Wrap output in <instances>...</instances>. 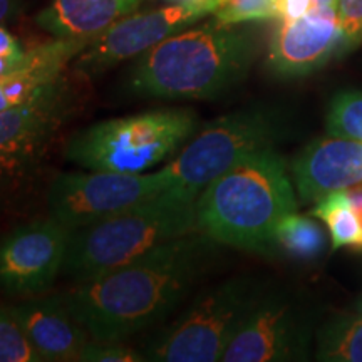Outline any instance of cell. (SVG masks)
I'll use <instances>...</instances> for the list:
<instances>
[{"instance_id":"obj_10","label":"cell","mask_w":362,"mask_h":362,"mask_svg":"<svg viewBox=\"0 0 362 362\" xmlns=\"http://www.w3.org/2000/svg\"><path fill=\"white\" fill-rule=\"evenodd\" d=\"M310 344L309 315L300 304L277 292H260L228 342L223 362L305 359Z\"/></svg>"},{"instance_id":"obj_21","label":"cell","mask_w":362,"mask_h":362,"mask_svg":"<svg viewBox=\"0 0 362 362\" xmlns=\"http://www.w3.org/2000/svg\"><path fill=\"white\" fill-rule=\"evenodd\" d=\"M327 133L362 141V93H342L334 98L327 116Z\"/></svg>"},{"instance_id":"obj_13","label":"cell","mask_w":362,"mask_h":362,"mask_svg":"<svg viewBox=\"0 0 362 362\" xmlns=\"http://www.w3.org/2000/svg\"><path fill=\"white\" fill-rule=\"evenodd\" d=\"M302 202H319L329 193L362 183V141L339 136L315 139L292 165Z\"/></svg>"},{"instance_id":"obj_15","label":"cell","mask_w":362,"mask_h":362,"mask_svg":"<svg viewBox=\"0 0 362 362\" xmlns=\"http://www.w3.org/2000/svg\"><path fill=\"white\" fill-rule=\"evenodd\" d=\"M90 39L54 37L27 49L24 61L13 74L0 79V112L22 104L37 101L64 86L62 71L84 51Z\"/></svg>"},{"instance_id":"obj_32","label":"cell","mask_w":362,"mask_h":362,"mask_svg":"<svg viewBox=\"0 0 362 362\" xmlns=\"http://www.w3.org/2000/svg\"><path fill=\"white\" fill-rule=\"evenodd\" d=\"M168 2H173V4H178V2H185V0H168Z\"/></svg>"},{"instance_id":"obj_4","label":"cell","mask_w":362,"mask_h":362,"mask_svg":"<svg viewBox=\"0 0 362 362\" xmlns=\"http://www.w3.org/2000/svg\"><path fill=\"white\" fill-rule=\"evenodd\" d=\"M197 198L198 194L173 185L121 214L72 230L62 272L76 284L89 282L194 232Z\"/></svg>"},{"instance_id":"obj_14","label":"cell","mask_w":362,"mask_h":362,"mask_svg":"<svg viewBox=\"0 0 362 362\" xmlns=\"http://www.w3.org/2000/svg\"><path fill=\"white\" fill-rule=\"evenodd\" d=\"M30 346L47 362L79 361L89 334L67 309L62 298H35L8 309Z\"/></svg>"},{"instance_id":"obj_16","label":"cell","mask_w":362,"mask_h":362,"mask_svg":"<svg viewBox=\"0 0 362 362\" xmlns=\"http://www.w3.org/2000/svg\"><path fill=\"white\" fill-rule=\"evenodd\" d=\"M69 112L66 86L37 101L0 112V149L42 155Z\"/></svg>"},{"instance_id":"obj_12","label":"cell","mask_w":362,"mask_h":362,"mask_svg":"<svg viewBox=\"0 0 362 362\" xmlns=\"http://www.w3.org/2000/svg\"><path fill=\"white\" fill-rule=\"evenodd\" d=\"M342 39L337 11L314 8L296 21H282L270 42L269 62L279 76H302L322 66Z\"/></svg>"},{"instance_id":"obj_31","label":"cell","mask_w":362,"mask_h":362,"mask_svg":"<svg viewBox=\"0 0 362 362\" xmlns=\"http://www.w3.org/2000/svg\"><path fill=\"white\" fill-rule=\"evenodd\" d=\"M314 8H322V11H337V0H314Z\"/></svg>"},{"instance_id":"obj_23","label":"cell","mask_w":362,"mask_h":362,"mask_svg":"<svg viewBox=\"0 0 362 362\" xmlns=\"http://www.w3.org/2000/svg\"><path fill=\"white\" fill-rule=\"evenodd\" d=\"M0 362H42L8 309H0Z\"/></svg>"},{"instance_id":"obj_5","label":"cell","mask_w":362,"mask_h":362,"mask_svg":"<svg viewBox=\"0 0 362 362\" xmlns=\"http://www.w3.org/2000/svg\"><path fill=\"white\" fill-rule=\"evenodd\" d=\"M192 110H156L101 121L72 134L67 160L88 170L143 173L173 156L194 134Z\"/></svg>"},{"instance_id":"obj_26","label":"cell","mask_w":362,"mask_h":362,"mask_svg":"<svg viewBox=\"0 0 362 362\" xmlns=\"http://www.w3.org/2000/svg\"><path fill=\"white\" fill-rule=\"evenodd\" d=\"M337 17L341 24L344 44L362 42V0H337Z\"/></svg>"},{"instance_id":"obj_17","label":"cell","mask_w":362,"mask_h":362,"mask_svg":"<svg viewBox=\"0 0 362 362\" xmlns=\"http://www.w3.org/2000/svg\"><path fill=\"white\" fill-rule=\"evenodd\" d=\"M141 0H52L35 17L52 37L90 39L138 8Z\"/></svg>"},{"instance_id":"obj_18","label":"cell","mask_w":362,"mask_h":362,"mask_svg":"<svg viewBox=\"0 0 362 362\" xmlns=\"http://www.w3.org/2000/svg\"><path fill=\"white\" fill-rule=\"evenodd\" d=\"M312 215L327 225L334 248L352 247L362 250V223L344 189L320 198L312 208Z\"/></svg>"},{"instance_id":"obj_3","label":"cell","mask_w":362,"mask_h":362,"mask_svg":"<svg viewBox=\"0 0 362 362\" xmlns=\"http://www.w3.org/2000/svg\"><path fill=\"white\" fill-rule=\"evenodd\" d=\"M255 56L250 34L233 25L181 30L141 54L129 89L161 99H211L243 79Z\"/></svg>"},{"instance_id":"obj_9","label":"cell","mask_w":362,"mask_h":362,"mask_svg":"<svg viewBox=\"0 0 362 362\" xmlns=\"http://www.w3.org/2000/svg\"><path fill=\"white\" fill-rule=\"evenodd\" d=\"M216 6L218 0H185L156 11L126 16L90 37L84 51L74 57V71L84 78L103 74L214 13Z\"/></svg>"},{"instance_id":"obj_8","label":"cell","mask_w":362,"mask_h":362,"mask_svg":"<svg viewBox=\"0 0 362 362\" xmlns=\"http://www.w3.org/2000/svg\"><path fill=\"white\" fill-rule=\"evenodd\" d=\"M173 187L165 170L156 173H59L47 189L51 216L67 230L98 223Z\"/></svg>"},{"instance_id":"obj_2","label":"cell","mask_w":362,"mask_h":362,"mask_svg":"<svg viewBox=\"0 0 362 362\" xmlns=\"http://www.w3.org/2000/svg\"><path fill=\"white\" fill-rule=\"evenodd\" d=\"M297 202L285 163L274 149L225 171L197 198V230L216 243L267 252Z\"/></svg>"},{"instance_id":"obj_30","label":"cell","mask_w":362,"mask_h":362,"mask_svg":"<svg viewBox=\"0 0 362 362\" xmlns=\"http://www.w3.org/2000/svg\"><path fill=\"white\" fill-rule=\"evenodd\" d=\"M21 0H0V24L16 16Z\"/></svg>"},{"instance_id":"obj_6","label":"cell","mask_w":362,"mask_h":362,"mask_svg":"<svg viewBox=\"0 0 362 362\" xmlns=\"http://www.w3.org/2000/svg\"><path fill=\"white\" fill-rule=\"evenodd\" d=\"M262 288L250 279H232L202 292L187 310L148 344L146 361L215 362L255 304Z\"/></svg>"},{"instance_id":"obj_19","label":"cell","mask_w":362,"mask_h":362,"mask_svg":"<svg viewBox=\"0 0 362 362\" xmlns=\"http://www.w3.org/2000/svg\"><path fill=\"white\" fill-rule=\"evenodd\" d=\"M275 245L298 260H312L324 250L325 235L319 223L309 216L288 215L280 221Z\"/></svg>"},{"instance_id":"obj_11","label":"cell","mask_w":362,"mask_h":362,"mask_svg":"<svg viewBox=\"0 0 362 362\" xmlns=\"http://www.w3.org/2000/svg\"><path fill=\"white\" fill-rule=\"evenodd\" d=\"M69 235L52 216L13 230L0 243V291L13 297L49 291L64 267Z\"/></svg>"},{"instance_id":"obj_22","label":"cell","mask_w":362,"mask_h":362,"mask_svg":"<svg viewBox=\"0 0 362 362\" xmlns=\"http://www.w3.org/2000/svg\"><path fill=\"white\" fill-rule=\"evenodd\" d=\"M277 0H218L214 16L220 25L277 19Z\"/></svg>"},{"instance_id":"obj_28","label":"cell","mask_w":362,"mask_h":362,"mask_svg":"<svg viewBox=\"0 0 362 362\" xmlns=\"http://www.w3.org/2000/svg\"><path fill=\"white\" fill-rule=\"evenodd\" d=\"M24 52L22 45L7 29L0 27V56H21Z\"/></svg>"},{"instance_id":"obj_29","label":"cell","mask_w":362,"mask_h":362,"mask_svg":"<svg viewBox=\"0 0 362 362\" xmlns=\"http://www.w3.org/2000/svg\"><path fill=\"white\" fill-rule=\"evenodd\" d=\"M344 192H346L352 208H354L356 215L359 216V220L362 223V187H361V185H354V187L346 188Z\"/></svg>"},{"instance_id":"obj_27","label":"cell","mask_w":362,"mask_h":362,"mask_svg":"<svg viewBox=\"0 0 362 362\" xmlns=\"http://www.w3.org/2000/svg\"><path fill=\"white\" fill-rule=\"evenodd\" d=\"M277 19L296 21L314 11V0H277Z\"/></svg>"},{"instance_id":"obj_24","label":"cell","mask_w":362,"mask_h":362,"mask_svg":"<svg viewBox=\"0 0 362 362\" xmlns=\"http://www.w3.org/2000/svg\"><path fill=\"white\" fill-rule=\"evenodd\" d=\"M40 155L33 153H16L0 149V193L8 192L22 183L37 168Z\"/></svg>"},{"instance_id":"obj_7","label":"cell","mask_w":362,"mask_h":362,"mask_svg":"<svg viewBox=\"0 0 362 362\" xmlns=\"http://www.w3.org/2000/svg\"><path fill=\"white\" fill-rule=\"evenodd\" d=\"M284 124L277 112L243 110L211 121L165 166L171 183L200 194L206 185L257 153L274 149Z\"/></svg>"},{"instance_id":"obj_25","label":"cell","mask_w":362,"mask_h":362,"mask_svg":"<svg viewBox=\"0 0 362 362\" xmlns=\"http://www.w3.org/2000/svg\"><path fill=\"white\" fill-rule=\"evenodd\" d=\"M146 361L144 352L126 346L123 341H88L79 362H141Z\"/></svg>"},{"instance_id":"obj_1","label":"cell","mask_w":362,"mask_h":362,"mask_svg":"<svg viewBox=\"0 0 362 362\" xmlns=\"http://www.w3.org/2000/svg\"><path fill=\"white\" fill-rule=\"evenodd\" d=\"M214 242L198 230L59 293L96 341H124L166 319L208 270Z\"/></svg>"},{"instance_id":"obj_20","label":"cell","mask_w":362,"mask_h":362,"mask_svg":"<svg viewBox=\"0 0 362 362\" xmlns=\"http://www.w3.org/2000/svg\"><path fill=\"white\" fill-rule=\"evenodd\" d=\"M319 359L362 362V317H342L329 324L319 339Z\"/></svg>"}]
</instances>
